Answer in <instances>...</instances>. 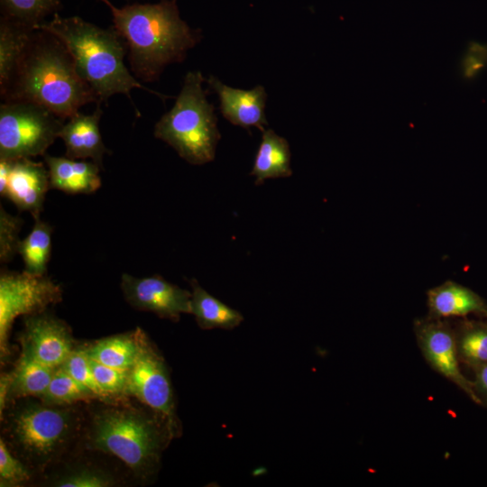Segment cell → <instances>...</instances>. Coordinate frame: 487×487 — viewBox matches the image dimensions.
Here are the masks:
<instances>
[{"label":"cell","instance_id":"5bb4252c","mask_svg":"<svg viewBox=\"0 0 487 487\" xmlns=\"http://www.w3.org/2000/svg\"><path fill=\"white\" fill-rule=\"evenodd\" d=\"M207 83L217 94L223 116L234 125L247 129L256 127L263 132L268 124L265 116L267 93L262 86L244 90L223 84L210 76Z\"/></svg>","mask_w":487,"mask_h":487},{"label":"cell","instance_id":"1f68e13d","mask_svg":"<svg viewBox=\"0 0 487 487\" xmlns=\"http://www.w3.org/2000/svg\"><path fill=\"white\" fill-rule=\"evenodd\" d=\"M487 67V45L471 41L461 61L464 78L473 79Z\"/></svg>","mask_w":487,"mask_h":487},{"label":"cell","instance_id":"e0dca14e","mask_svg":"<svg viewBox=\"0 0 487 487\" xmlns=\"http://www.w3.org/2000/svg\"><path fill=\"white\" fill-rule=\"evenodd\" d=\"M51 188L68 194H90L101 186V168L94 161H77L49 154L43 156Z\"/></svg>","mask_w":487,"mask_h":487},{"label":"cell","instance_id":"603a6c76","mask_svg":"<svg viewBox=\"0 0 487 487\" xmlns=\"http://www.w3.org/2000/svg\"><path fill=\"white\" fill-rule=\"evenodd\" d=\"M86 349L89 358L113 368L128 371L138 354L137 328L130 333L102 338Z\"/></svg>","mask_w":487,"mask_h":487},{"label":"cell","instance_id":"7402d4cb","mask_svg":"<svg viewBox=\"0 0 487 487\" xmlns=\"http://www.w3.org/2000/svg\"><path fill=\"white\" fill-rule=\"evenodd\" d=\"M35 29L0 18V93L5 91L32 32Z\"/></svg>","mask_w":487,"mask_h":487},{"label":"cell","instance_id":"9a60e30c","mask_svg":"<svg viewBox=\"0 0 487 487\" xmlns=\"http://www.w3.org/2000/svg\"><path fill=\"white\" fill-rule=\"evenodd\" d=\"M97 103L90 115L78 112L65 122L60 131L66 146V156L70 159H91L103 169L104 155L109 151L106 147L99 130L103 110Z\"/></svg>","mask_w":487,"mask_h":487},{"label":"cell","instance_id":"6da1fadb","mask_svg":"<svg viewBox=\"0 0 487 487\" xmlns=\"http://www.w3.org/2000/svg\"><path fill=\"white\" fill-rule=\"evenodd\" d=\"M1 98L37 103L64 120L87 104L100 103L63 42L53 34L36 29Z\"/></svg>","mask_w":487,"mask_h":487},{"label":"cell","instance_id":"836d02e7","mask_svg":"<svg viewBox=\"0 0 487 487\" xmlns=\"http://www.w3.org/2000/svg\"><path fill=\"white\" fill-rule=\"evenodd\" d=\"M12 161L0 159V194L5 197L9 174L11 170Z\"/></svg>","mask_w":487,"mask_h":487},{"label":"cell","instance_id":"7a4b0ae2","mask_svg":"<svg viewBox=\"0 0 487 487\" xmlns=\"http://www.w3.org/2000/svg\"><path fill=\"white\" fill-rule=\"evenodd\" d=\"M100 1L109 8L113 27L125 44L133 75L144 82L158 80L168 65L182 62L201 40L200 32L181 19L177 0L122 7Z\"/></svg>","mask_w":487,"mask_h":487},{"label":"cell","instance_id":"2e32d148","mask_svg":"<svg viewBox=\"0 0 487 487\" xmlns=\"http://www.w3.org/2000/svg\"><path fill=\"white\" fill-rule=\"evenodd\" d=\"M427 317L439 319L463 318L475 315L487 318V302L468 287L453 280L427 291Z\"/></svg>","mask_w":487,"mask_h":487},{"label":"cell","instance_id":"4dcf8cb0","mask_svg":"<svg viewBox=\"0 0 487 487\" xmlns=\"http://www.w3.org/2000/svg\"><path fill=\"white\" fill-rule=\"evenodd\" d=\"M53 485L59 487H107L113 485V480L104 472L82 468L60 477Z\"/></svg>","mask_w":487,"mask_h":487},{"label":"cell","instance_id":"30bf717a","mask_svg":"<svg viewBox=\"0 0 487 487\" xmlns=\"http://www.w3.org/2000/svg\"><path fill=\"white\" fill-rule=\"evenodd\" d=\"M413 331L420 353L430 368L476 403L472 380L461 371L453 323L449 319L427 316L414 320Z\"/></svg>","mask_w":487,"mask_h":487},{"label":"cell","instance_id":"4316f807","mask_svg":"<svg viewBox=\"0 0 487 487\" xmlns=\"http://www.w3.org/2000/svg\"><path fill=\"white\" fill-rule=\"evenodd\" d=\"M61 366L74 379L87 387L97 399L107 400L110 396L106 393L96 381L91 366L87 349H74Z\"/></svg>","mask_w":487,"mask_h":487},{"label":"cell","instance_id":"f546056e","mask_svg":"<svg viewBox=\"0 0 487 487\" xmlns=\"http://www.w3.org/2000/svg\"><path fill=\"white\" fill-rule=\"evenodd\" d=\"M89 360L93 374L106 393L110 397L125 393L127 371L105 365L91 358Z\"/></svg>","mask_w":487,"mask_h":487},{"label":"cell","instance_id":"ac0fdd59","mask_svg":"<svg viewBox=\"0 0 487 487\" xmlns=\"http://www.w3.org/2000/svg\"><path fill=\"white\" fill-rule=\"evenodd\" d=\"M290 156L288 141L272 129L264 130L250 173L256 178L255 184L261 185L268 179L291 176Z\"/></svg>","mask_w":487,"mask_h":487},{"label":"cell","instance_id":"277c9868","mask_svg":"<svg viewBox=\"0 0 487 487\" xmlns=\"http://www.w3.org/2000/svg\"><path fill=\"white\" fill-rule=\"evenodd\" d=\"M204 81L200 71L188 72L174 106L154 126V136L193 165L212 161L221 138L215 106L202 87Z\"/></svg>","mask_w":487,"mask_h":487},{"label":"cell","instance_id":"5b68a950","mask_svg":"<svg viewBox=\"0 0 487 487\" xmlns=\"http://www.w3.org/2000/svg\"><path fill=\"white\" fill-rule=\"evenodd\" d=\"M168 426L140 410L110 408L98 412L89 434L90 447L113 455L135 474L146 477L159 463Z\"/></svg>","mask_w":487,"mask_h":487},{"label":"cell","instance_id":"52a82bcc","mask_svg":"<svg viewBox=\"0 0 487 487\" xmlns=\"http://www.w3.org/2000/svg\"><path fill=\"white\" fill-rule=\"evenodd\" d=\"M64 123V119L37 103L4 101L0 106V159L44 156Z\"/></svg>","mask_w":487,"mask_h":487},{"label":"cell","instance_id":"44dd1931","mask_svg":"<svg viewBox=\"0 0 487 487\" xmlns=\"http://www.w3.org/2000/svg\"><path fill=\"white\" fill-rule=\"evenodd\" d=\"M53 368L35 359L25 349L12 372H10V397H41L54 372Z\"/></svg>","mask_w":487,"mask_h":487},{"label":"cell","instance_id":"3957f363","mask_svg":"<svg viewBox=\"0 0 487 487\" xmlns=\"http://www.w3.org/2000/svg\"><path fill=\"white\" fill-rule=\"evenodd\" d=\"M34 29L48 32L63 42L100 103L115 94L126 95L131 99L130 93L134 88L166 97L141 84L127 69L126 47L114 27L104 29L79 16L62 17L56 13L51 20Z\"/></svg>","mask_w":487,"mask_h":487},{"label":"cell","instance_id":"4fadbf2b","mask_svg":"<svg viewBox=\"0 0 487 487\" xmlns=\"http://www.w3.org/2000/svg\"><path fill=\"white\" fill-rule=\"evenodd\" d=\"M50 188L49 171L43 163L31 158L12 161L5 198L20 211L29 212L34 220L40 218Z\"/></svg>","mask_w":487,"mask_h":487},{"label":"cell","instance_id":"ffe728a7","mask_svg":"<svg viewBox=\"0 0 487 487\" xmlns=\"http://www.w3.org/2000/svg\"><path fill=\"white\" fill-rule=\"evenodd\" d=\"M461 364L475 371L487 363V318L452 322Z\"/></svg>","mask_w":487,"mask_h":487},{"label":"cell","instance_id":"f1b7e54d","mask_svg":"<svg viewBox=\"0 0 487 487\" xmlns=\"http://www.w3.org/2000/svg\"><path fill=\"white\" fill-rule=\"evenodd\" d=\"M31 473L26 466L8 450L0 439V486H16L27 482Z\"/></svg>","mask_w":487,"mask_h":487},{"label":"cell","instance_id":"e575fe53","mask_svg":"<svg viewBox=\"0 0 487 487\" xmlns=\"http://www.w3.org/2000/svg\"><path fill=\"white\" fill-rule=\"evenodd\" d=\"M10 389V374H3L0 381V413L1 418Z\"/></svg>","mask_w":487,"mask_h":487},{"label":"cell","instance_id":"8fae6325","mask_svg":"<svg viewBox=\"0 0 487 487\" xmlns=\"http://www.w3.org/2000/svg\"><path fill=\"white\" fill-rule=\"evenodd\" d=\"M121 289L126 301L136 309L172 321H178L181 314H191V292L159 275L137 278L124 273Z\"/></svg>","mask_w":487,"mask_h":487},{"label":"cell","instance_id":"83f0119b","mask_svg":"<svg viewBox=\"0 0 487 487\" xmlns=\"http://www.w3.org/2000/svg\"><path fill=\"white\" fill-rule=\"evenodd\" d=\"M20 216H14L0 207V261L9 262L17 253L19 233L23 225Z\"/></svg>","mask_w":487,"mask_h":487},{"label":"cell","instance_id":"d6986e66","mask_svg":"<svg viewBox=\"0 0 487 487\" xmlns=\"http://www.w3.org/2000/svg\"><path fill=\"white\" fill-rule=\"evenodd\" d=\"M191 314L202 329H233L244 320L243 315L206 291L196 280H190Z\"/></svg>","mask_w":487,"mask_h":487},{"label":"cell","instance_id":"8992f818","mask_svg":"<svg viewBox=\"0 0 487 487\" xmlns=\"http://www.w3.org/2000/svg\"><path fill=\"white\" fill-rule=\"evenodd\" d=\"M76 418L70 409L28 403L13 413L9 431L23 456L37 465L53 460L71 439Z\"/></svg>","mask_w":487,"mask_h":487},{"label":"cell","instance_id":"7c38bea8","mask_svg":"<svg viewBox=\"0 0 487 487\" xmlns=\"http://www.w3.org/2000/svg\"><path fill=\"white\" fill-rule=\"evenodd\" d=\"M20 341L23 349L53 369L75 349L69 326L46 310L25 316Z\"/></svg>","mask_w":487,"mask_h":487},{"label":"cell","instance_id":"d6a6232c","mask_svg":"<svg viewBox=\"0 0 487 487\" xmlns=\"http://www.w3.org/2000/svg\"><path fill=\"white\" fill-rule=\"evenodd\" d=\"M474 372L472 380L473 390L477 405L487 408V363L479 367Z\"/></svg>","mask_w":487,"mask_h":487},{"label":"cell","instance_id":"cb8c5ba5","mask_svg":"<svg viewBox=\"0 0 487 487\" xmlns=\"http://www.w3.org/2000/svg\"><path fill=\"white\" fill-rule=\"evenodd\" d=\"M52 227L40 218L34 220L29 234L21 240L17 253L22 256L24 271L34 275L47 274L51 253Z\"/></svg>","mask_w":487,"mask_h":487},{"label":"cell","instance_id":"484cf974","mask_svg":"<svg viewBox=\"0 0 487 487\" xmlns=\"http://www.w3.org/2000/svg\"><path fill=\"white\" fill-rule=\"evenodd\" d=\"M41 398L49 404L64 405L96 396L60 365L55 368L50 384Z\"/></svg>","mask_w":487,"mask_h":487},{"label":"cell","instance_id":"d4e9b609","mask_svg":"<svg viewBox=\"0 0 487 487\" xmlns=\"http://www.w3.org/2000/svg\"><path fill=\"white\" fill-rule=\"evenodd\" d=\"M61 7V0H0L1 16L33 29Z\"/></svg>","mask_w":487,"mask_h":487},{"label":"cell","instance_id":"9c48e42d","mask_svg":"<svg viewBox=\"0 0 487 487\" xmlns=\"http://www.w3.org/2000/svg\"><path fill=\"white\" fill-rule=\"evenodd\" d=\"M138 354L127 371L125 393L137 398L164 418L177 432L174 397L168 368L146 334L137 327Z\"/></svg>","mask_w":487,"mask_h":487},{"label":"cell","instance_id":"ba28073f","mask_svg":"<svg viewBox=\"0 0 487 487\" xmlns=\"http://www.w3.org/2000/svg\"><path fill=\"white\" fill-rule=\"evenodd\" d=\"M62 289L47 274L34 275L2 271L0 274V353L4 360L10 354L9 335L14 319L43 312L60 302Z\"/></svg>","mask_w":487,"mask_h":487}]
</instances>
